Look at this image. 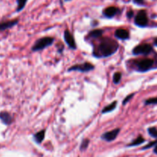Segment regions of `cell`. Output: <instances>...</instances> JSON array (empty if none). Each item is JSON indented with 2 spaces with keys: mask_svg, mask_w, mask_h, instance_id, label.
<instances>
[{
  "mask_svg": "<svg viewBox=\"0 0 157 157\" xmlns=\"http://www.w3.org/2000/svg\"><path fill=\"white\" fill-rule=\"evenodd\" d=\"M95 67L94 64H90V63L85 62L83 64H75V65L71 66L68 68V71H80L82 73H87V72L91 71L94 70Z\"/></svg>",
  "mask_w": 157,
  "mask_h": 157,
  "instance_id": "cell-3",
  "label": "cell"
},
{
  "mask_svg": "<svg viewBox=\"0 0 157 157\" xmlns=\"http://www.w3.org/2000/svg\"><path fill=\"white\" fill-rule=\"evenodd\" d=\"M148 133L152 137L157 138V129L156 127H150L148 129Z\"/></svg>",
  "mask_w": 157,
  "mask_h": 157,
  "instance_id": "cell-20",
  "label": "cell"
},
{
  "mask_svg": "<svg viewBox=\"0 0 157 157\" xmlns=\"http://www.w3.org/2000/svg\"><path fill=\"white\" fill-rule=\"evenodd\" d=\"M27 0H17V3H18V7L16 9V12H20L22 10L25 6Z\"/></svg>",
  "mask_w": 157,
  "mask_h": 157,
  "instance_id": "cell-17",
  "label": "cell"
},
{
  "mask_svg": "<svg viewBox=\"0 0 157 157\" xmlns=\"http://www.w3.org/2000/svg\"><path fill=\"white\" fill-rule=\"evenodd\" d=\"M119 49L117 41L109 38H103L94 51V56L98 58H108L114 55Z\"/></svg>",
  "mask_w": 157,
  "mask_h": 157,
  "instance_id": "cell-1",
  "label": "cell"
},
{
  "mask_svg": "<svg viewBox=\"0 0 157 157\" xmlns=\"http://www.w3.org/2000/svg\"><path fill=\"white\" fill-rule=\"evenodd\" d=\"M54 39L52 37H44L37 40L32 47V50L33 52H39V51L44 50L46 48L49 47L54 43Z\"/></svg>",
  "mask_w": 157,
  "mask_h": 157,
  "instance_id": "cell-2",
  "label": "cell"
},
{
  "mask_svg": "<svg viewBox=\"0 0 157 157\" xmlns=\"http://www.w3.org/2000/svg\"><path fill=\"white\" fill-rule=\"evenodd\" d=\"M64 39L66 44L68 45V47L71 49H76L77 45L75 43V38L73 35L69 32L68 30H65L64 32Z\"/></svg>",
  "mask_w": 157,
  "mask_h": 157,
  "instance_id": "cell-7",
  "label": "cell"
},
{
  "mask_svg": "<svg viewBox=\"0 0 157 157\" xmlns=\"http://www.w3.org/2000/svg\"><path fill=\"white\" fill-rule=\"evenodd\" d=\"M154 44H155V45L157 46V38L154 40Z\"/></svg>",
  "mask_w": 157,
  "mask_h": 157,
  "instance_id": "cell-27",
  "label": "cell"
},
{
  "mask_svg": "<svg viewBox=\"0 0 157 157\" xmlns=\"http://www.w3.org/2000/svg\"><path fill=\"white\" fill-rule=\"evenodd\" d=\"M144 142H145V139H144L143 136H139L136 140H133L131 144H129L128 147H135V146L140 145V144H142L143 143H144Z\"/></svg>",
  "mask_w": 157,
  "mask_h": 157,
  "instance_id": "cell-16",
  "label": "cell"
},
{
  "mask_svg": "<svg viewBox=\"0 0 157 157\" xmlns=\"http://www.w3.org/2000/svg\"><path fill=\"white\" fill-rule=\"evenodd\" d=\"M103 33H104V31L101 30V29H95V30L91 31V32L89 33V36H90V38H98L102 36Z\"/></svg>",
  "mask_w": 157,
  "mask_h": 157,
  "instance_id": "cell-15",
  "label": "cell"
},
{
  "mask_svg": "<svg viewBox=\"0 0 157 157\" xmlns=\"http://www.w3.org/2000/svg\"><path fill=\"white\" fill-rule=\"evenodd\" d=\"M67 1H70V0H65V2H67Z\"/></svg>",
  "mask_w": 157,
  "mask_h": 157,
  "instance_id": "cell-28",
  "label": "cell"
},
{
  "mask_svg": "<svg viewBox=\"0 0 157 157\" xmlns=\"http://www.w3.org/2000/svg\"><path fill=\"white\" fill-rule=\"evenodd\" d=\"M18 22V19H14L10 20V21H3V22H0V31H5L6 29H11V28L14 27L16 25Z\"/></svg>",
  "mask_w": 157,
  "mask_h": 157,
  "instance_id": "cell-11",
  "label": "cell"
},
{
  "mask_svg": "<svg viewBox=\"0 0 157 157\" xmlns=\"http://www.w3.org/2000/svg\"><path fill=\"white\" fill-rule=\"evenodd\" d=\"M89 143H90V140H89L88 139L83 140L82 143H81V147H80V150H81V151H83V150H85L88 147Z\"/></svg>",
  "mask_w": 157,
  "mask_h": 157,
  "instance_id": "cell-19",
  "label": "cell"
},
{
  "mask_svg": "<svg viewBox=\"0 0 157 157\" xmlns=\"http://www.w3.org/2000/svg\"><path fill=\"white\" fill-rule=\"evenodd\" d=\"M154 153H156V154H157V144H156V147H155L154 149Z\"/></svg>",
  "mask_w": 157,
  "mask_h": 157,
  "instance_id": "cell-26",
  "label": "cell"
},
{
  "mask_svg": "<svg viewBox=\"0 0 157 157\" xmlns=\"http://www.w3.org/2000/svg\"><path fill=\"white\" fill-rule=\"evenodd\" d=\"M121 78H122V75L120 72H117L113 75V81L115 84H118L121 81Z\"/></svg>",
  "mask_w": 157,
  "mask_h": 157,
  "instance_id": "cell-18",
  "label": "cell"
},
{
  "mask_svg": "<svg viewBox=\"0 0 157 157\" xmlns=\"http://www.w3.org/2000/svg\"><path fill=\"white\" fill-rule=\"evenodd\" d=\"M156 144H157V140L153 141V142H151V143H150V144H147V145L146 146V147H144V148H143V150H147V149L150 148V147H153V146L156 145Z\"/></svg>",
  "mask_w": 157,
  "mask_h": 157,
  "instance_id": "cell-23",
  "label": "cell"
},
{
  "mask_svg": "<svg viewBox=\"0 0 157 157\" xmlns=\"http://www.w3.org/2000/svg\"><path fill=\"white\" fill-rule=\"evenodd\" d=\"M133 2L136 5H139V6H142L144 4V0H133Z\"/></svg>",
  "mask_w": 157,
  "mask_h": 157,
  "instance_id": "cell-24",
  "label": "cell"
},
{
  "mask_svg": "<svg viewBox=\"0 0 157 157\" xmlns=\"http://www.w3.org/2000/svg\"><path fill=\"white\" fill-rule=\"evenodd\" d=\"M127 16L129 18H133V11H130V12H127Z\"/></svg>",
  "mask_w": 157,
  "mask_h": 157,
  "instance_id": "cell-25",
  "label": "cell"
},
{
  "mask_svg": "<svg viewBox=\"0 0 157 157\" xmlns=\"http://www.w3.org/2000/svg\"><path fill=\"white\" fill-rule=\"evenodd\" d=\"M151 104H157V98H149L145 101V105H151Z\"/></svg>",
  "mask_w": 157,
  "mask_h": 157,
  "instance_id": "cell-21",
  "label": "cell"
},
{
  "mask_svg": "<svg viewBox=\"0 0 157 157\" xmlns=\"http://www.w3.org/2000/svg\"><path fill=\"white\" fill-rule=\"evenodd\" d=\"M148 21V17H147V12L145 10H140L135 17V25L140 28H144L147 26Z\"/></svg>",
  "mask_w": 157,
  "mask_h": 157,
  "instance_id": "cell-5",
  "label": "cell"
},
{
  "mask_svg": "<svg viewBox=\"0 0 157 157\" xmlns=\"http://www.w3.org/2000/svg\"><path fill=\"white\" fill-rule=\"evenodd\" d=\"M44 136H45V130H41V131L38 132L37 133H35L33 136V137L37 144H41V143L44 140Z\"/></svg>",
  "mask_w": 157,
  "mask_h": 157,
  "instance_id": "cell-14",
  "label": "cell"
},
{
  "mask_svg": "<svg viewBox=\"0 0 157 157\" xmlns=\"http://www.w3.org/2000/svg\"><path fill=\"white\" fill-rule=\"evenodd\" d=\"M114 35L117 38L120 40H123V41H125V40L130 38V32L124 29H119L116 30Z\"/></svg>",
  "mask_w": 157,
  "mask_h": 157,
  "instance_id": "cell-9",
  "label": "cell"
},
{
  "mask_svg": "<svg viewBox=\"0 0 157 157\" xmlns=\"http://www.w3.org/2000/svg\"><path fill=\"white\" fill-rule=\"evenodd\" d=\"M117 106V101H113L111 104L106 106V107L103 109L102 111H101V113H102V114H104V113H110V112L113 111V110H114L115 109H116Z\"/></svg>",
  "mask_w": 157,
  "mask_h": 157,
  "instance_id": "cell-13",
  "label": "cell"
},
{
  "mask_svg": "<svg viewBox=\"0 0 157 157\" xmlns=\"http://www.w3.org/2000/svg\"><path fill=\"white\" fill-rule=\"evenodd\" d=\"M153 63H154L153 60L150 59V58L141 59L136 63V68L140 72H147L152 68Z\"/></svg>",
  "mask_w": 157,
  "mask_h": 157,
  "instance_id": "cell-4",
  "label": "cell"
},
{
  "mask_svg": "<svg viewBox=\"0 0 157 157\" xmlns=\"http://www.w3.org/2000/svg\"><path fill=\"white\" fill-rule=\"evenodd\" d=\"M120 131H121V129L117 128L111 130V131L106 132L105 133H104L101 136V139L105 141H107V142H111V141L114 140L117 137L118 134L120 133Z\"/></svg>",
  "mask_w": 157,
  "mask_h": 157,
  "instance_id": "cell-8",
  "label": "cell"
},
{
  "mask_svg": "<svg viewBox=\"0 0 157 157\" xmlns=\"http://www.w3.org/2000/svg\"><path fill=\"white\" fill-rule=\"evenodd\" d=\"M152 50H153V48H152V46L150 44H143L136 46L133 49V52H133L134 55H149L152 52Z\"/></svg>",
  "mask_w": 157,
  "mask_h": 157,
  "instance_id": "cell-6",
  "label": "cell"
},
{
  "mask_svg": "<svg viewBox=\"0 0 157 157\" xmlns=\"http://www.w3.org/2000/svg\"><path fill=\"white\" fill-rule=\"evenodd\" d=\"M134 94H130V95H128L127 97H126L125 99L123 101V104H124V105H126V104H127V103H128L129 101H130V100L133 98V97L134 96Z\"/></svg>",
  "mask_w": 157,
  "mask_h": 157,
  "instance_id": "cell-22",
  "label": "cell"
},
{
  "mask_svg": "<svg viewBox=\"0 0 157 157\" xmlns=\"http://www.w3.org/2000/svg\"><path fill=\"white\" fill-rule=\"evenodd\" d=\"M118 11H119V9H118L117 8L113 7V6H110V7H108L107 8V9H104V12H103V15H104V16H105L106 18H111L117 14Z\"/></svg>",
  "mask_w": 157,
  "mask_h": 157,
  "instance_id": "cell-10",
  "label": "cell"
},
{
  "mask_svg": "<svg viewBox=\"0 0 157 157\" xmlns=\"http://www.w3.org/2000/svg\"><path fill=\"white\" fill-rule=\"evenodd\" d=\"M0 120L6 125H10L12 123V121H13L12 117L11 116L10 113L6 111L0 112Z\"/></svg>",
  "mask_w": 157,
  "mask_h": 157,
  "instance_id": "cell-12",
  "label": "cell"
}]
</instances>
